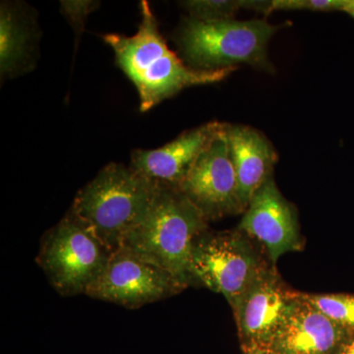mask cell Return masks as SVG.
Here are the masks:
<instances>
[{
	"mask_svg": "<svg viewBox=\"0 0 354 354\" xmlns=\"http://www.w3.org/2000/svg\"><path fill=\"white\" fill-rule=\"evenodd\" d=\"M279 29L266 20L206 22L188 17L177 32L176 43L195 69L220 70L243 64L272 72L267 46Z\"/></svg>",
	"mask_w": 354,
	"mask_h": 354,
	"instance_id": "277c9868",
	"label": "cell"
},
{
	"mask_svg": "<svg viewBox=\"0 0 354 354\" xmlns=\"http://www.w3.org/2000/svg\"><path fill=\"white\" fill-rule=\"evenodd\" d=\"M342 12L348 14V15L354 19V0H348Z\"/></svg>",
	"mask_w": 354,
	"mask_h": 354,
	"instance_id": "44dd1931",
	"label": "cell"
},
{
	"mask_svg": "<svg viewBox=\"0 0 354 354\" xmlns=\"http://www.w3.org/2000/svg\"><path fill=\"white\" fill-rule=\"evenodd\" d=\"M242 232L200 235L191 252L190 271L194 281L221 293L234 306L268 267Z\"/></svg>",
	"mask_w": 354,
	"mask_h": 354,
	"instance_id": "8992f818",
	"label": "cell"
},
{
	"mask_svg": "<svg viewBox=\"0 0 354 354\" xmlns=\"http://www.w3.org/2000/svg\"><path fill=\"white\" fill-rule=\"evenodd\" d=\"M295 292L283 286L272 266L261 272L232 307L241 348L268 346L285 320Z\"/></svg>",
	"mask_w": 354,
	"mask_h": 354,
	"instance_id": "9c48e42d",
	"label": "cell"
},
{
	"mask_svg": "<svg viewBox=\"0 0 354 354\" xmlns=\"http://www.w3.org/2000/svg\"><path fill=\"white\" fill-rule=\"evenodd\" d=\"M227 131L239 197L246 209L254 193L272 176L277 153L271 143L257 130L227 124Z\"/></svg>",
	"mask_w": 354,
	"mask_h": 354,
	"instance_id": "4fadbf2b",
	"label": "cell"
},
{
	"mask_svg": "<svg viewBox=\"0 0 354 354\" xmlns=\"http://www.w3.org/2000/svg\"><path fill=\"white\" fill-rule=\"evenodd\" d=\"M351 330L295 292L285 320L267 346L276 354H330Z\"/></svg>",
	"mask_w": 354,
	"mask_h": 354,
	"instance_id": "8fae6325",
	"label": "cell"
},
{
	"mask_svg": "<svg viewBox=\"0 0 354 354\" xmlns=\"http://www.w3.org/2000/svg\"><path fill=\"white\" fill-rule=\"evenodd\" d=\"M221 123L209 122L184 132L155 150H135L131 167L160 185L178 188Z\"/></svg>",
	"mask_w": 354,
	"mask_h": 354,
	"instance_id": "7c38bea8",
	"label": "cell"
},
{
	"mask_svg": "<svg viewBox=\"0 0 354 354\" xmlns=\"http://www.w3.org/2000/svg\"><path fill=\"white\" fill-rule=\"evenodd\" d=\"M113 252L71 214L46 232L37 263L62 297L87 295Z\"/></svg>",
	"mask_w": 354,
	"mask_h": 354,
	"instance_id": "5b68a950",
	"label": "cell"
},
{
	"mask_svg": "<svg viewBox=\"0 0 354 354\" xmlns=\"http://www.w3.org/2000/svg\"><path fill=\"white\" fill-rule=\"evenodd\" d=\"M185 288L174 274L124 248L111 255L87 297L136 309L174 297Z\"/></svg>",
	"mask_w": 354,
	"mask_h": 354,
	"instance_id": "52a82bcc",
	"label": "cell"
},
{
	"mask_svg": "<svg viewBox=\"0 0 354 354\" xmlns=\"http://www.w3.org/2000/svg\"><path fill=\"white\" fill-rule=\"evenodd\" d=\"M178 188L208 221L245 211L239 197L227 124L221 125Z\"/></svg>",
	"mask_w": 354,
	"mask_h": 354,
	"instance_id": "ba28073f",
	"label": "cell"
},
{
	"mask_svg": "<svg viewBox=\"0 0 354 354\" xmlns=\"http://www.w3.org/2000/svg\"><path fill=\"white\" fill-rule=\"evenodd\" d=\"M330 354H354V329L349 330L348 334Z\"/></svg>",
	"mask_w": 354,
	"mask_h": 354,
	"instance_id": "d6986e66",
	"label": "cell"
},
{
	"mask_svg": "<svg viewBox=\"0 0 354 354\" xmlns=\"http://www.w3.org/2000/svg\"><path fill=\"white\" fill-rule=\"evenodd\" d=\"M157 188L131 167L111 162L79 190L69 213L114 253L146 215Z\"/></svg>",
	"mask_w": 354,
	"mask_h": 354,
	"instance_id": "3957f363",
	"label": "cell"
},
{
	"mask_svg": "<svg viewBox=\"0 0 354 354\" xmlns=\"http://www.w3.org/2000/svg\"><path fill=\"white\" fill-rule=\"evenodd\" d=\"M305 299L324 315L348 329H354V295H307Z\"/></svg>",
	"mask_w": 354,
	"mask_h": 354,
	"instance_id": "9a60e30c",
	"label": "cell"
},
{
	"mask_svg": "<svg viewBox=\"0 0 354 354\" xmlns=\"http://www.w3.org/2000/svg\"><path fill=\"white\" fill-rule=\"evenodd\" d=\"M189 13V17L200 21L234 19L239 9L245 8L246 0H187L179 2Z\"/></svg>",
	"mask_w": 354,
	"mask_h": 354,
	"instance_id": "2e32d148",
	"label": "cell"
},
{
	"mask_svg": "<svg viewBox=\"0 0 354 354\" xmlns=\"http://www.w3.org/2000/svg\"><path fill=\"white\" fill-rule=\"evenodd\" d=\"M141 22L132 36L106 34L104 43L111 46L118 66L136 88L140 111H150L165 100L193 86L221 82L235 67L220 70H199L183 64L169 50L149 2H140Z\"/></svg>",
	"mask_w": 354,
	"mask_h": 354,
	"instance_id": "6da1fadb",
	"label": "cell"
},
{
	"mask_svg": "<svg viewBox=\"0 0 354 354\" xmlns=\"http://www.w3.org/2000/svg\"><path fill=\"white\" fill-rule=\"evenodd\" d=\"M348 0H272V1H248L247 9L271 13L272 11L308 10L315 12L342 11Z\"/></svg>",
	"mask_w": 354,
	"mask_h": 354,
	"instance_id": "e0dca14e",
	"label": "cell"
},
{
	"mask_svg": "<svg viewBox=\"0 0 354 354\" xmlns=\"http://www.w3.org/2000/svg\"><path fill=\"white\" fill-rule=\"evenodd\" d=\"M243 354H276L269 346H250V348H242Z\"/></svg>",
	"mask_w": 354,
	"mask_h": 354,
	"instance_id": "ffe728a7",
	"label": "cell"
},
{
	"mask_svg": "<svg viewBox=\"0 0 354 354\" xmlns=\"http://www.w3.org/2000/svg\"><path fill=\"white\" fill-rule=\"evenodd\" d=\"M35 28L14 4L0 6V74L12 77L29 66L34 48Z\"/></svg>",
	"mask_w": 354,
	"mask_h": 354,
	"instance_id": "5bb4252c",
	"label": "cell"
},
{
	"mask_svg": "<svg viewBox=\"0 0 354 354\" xmlns=\"http://www.w3.org/2000/svg\"><path fill=\"white\" fill-rule=\"evenodd\" d=\"M99 6L100 2L93 1V0H62L60 1L62 13L73 26L78 37L84 29V24H85L88 14L92 13Z\"/></svg>",
	"mask_w": 354,
	"mask_h": 354,
	"instance_id": "ac0fdd59",
	"label": "cell"
},
{
	"mask_svg": "<svg viewBox=\"0 0 354 354\" xmlns=\"http://www.w3.org/2000/svg\"><path fill=\"white\" fill-rule=\"evenodd\" d=\"M208 220L179 188L158 184L152 204L120 248L164 268L184 286L194 283L191 252Z\"/></svg>",
	"mask_w": 354,
	"mask_h": 354,
	"instance_id": "7a4b0ae2",
	"label": "cell"
},
{
	"mask_svg": "<svg viewBox=\"0 0 354 354\" xmlns=\"http://www.w3.org/2000/svg\"><path fill=\"white\" fill-rule=\"evenodd\" d=\"M239 230L264 245L272 265L302 247L297 211L279 192L272 174L254 193Z\"/></svg>",
	"mask_w": 354,
	"mask_h": 354,
	"instance_id": "30bf717a",
	"label": "cell"
}]
</instances>
